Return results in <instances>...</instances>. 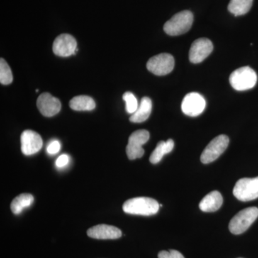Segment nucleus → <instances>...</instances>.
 I'll list each match as a JSON object with an SVG mask.
<instances>
[{"label": "nucleus", "mask_w": 258, "mask_h": 258, "mask_svg": "<svg viewBox=\"0 0 258 258\" xmlns=\"http://www.w3.org/2000/svg\"><path fill=\"white\" fill-rule=\"evenodd\" d=\"M159 207L160 205L157 203V200L142 197L130 199L125 201L123 205V210L125 213L130 215L151 216L157 213Z\"/></svg>", "instance_id": "nucleus-1"}, {"label": "nucleus", "mask_w": 258, "mask_h": 258, "mask_svg": "<svg viewBox=\"0 0 258 258\" xmlns=\"http://www.w3.org/2000/svg\"><path fill=\"white\" fill-rule=\"evenodd\" d=\"M194 21L192 13L184 10L174 15L164 26V32L170 36H177L186 33L191 28Z\"/></svg>", "instance_id": "nucleus-2"}, {"label": "nucleus", "mask_w": 258, "mask_h": 258, "mask_svg": "<svg viewBox=\"0 0 258 258\" xmlns=\"http://www.w3.org/2000/svg\"><path fill=\"white\" fill-rule=\"evenodd\" d=\"M255 71L248 66L235 70L230 76V83L236 91H243L254 88L257 83Z\"/></svg>", "instance_id": "nucleus-3"}, {"label": "nucleus", "mask_w": 258, "mask_h": 258, "mask_svg": "<svg viewBox=\"0 0 258 258\" xmlns=\"http://www.w3.org/2000/svg\"><path fill=\"white\" fill-rule=\"evenodd\" d=\"M258 217V208L255 207L244 209L239 212L229 224V230L234 235H240L252 225Z\"/></svg>", "instance_id": "nucleus-4"}, {"label": "nucleus", "mask_w": 258, "mask_h": 258, "mask_svg": "<svg viewBox=\"0 0 258 258\" xmlns=\"http://www.w3.org/2000/svg\"><path fill=\"white\" fill-rule=\"evenodd\" d=\"M233 195L242 202L256 200L258 198V176L239 179L234 187Z\"/></svg>", "instance_id": "nucleus-5"}, {"label": "nucleus", "mask_w": 258, "mask_h": 258, "mask_svg": "<svg viewBox=\"0 0 258 258\" xmlns=\"http://www.w3.org/2000/svg\"><path fill=\"white\" fill-rule=\"evenodd\" d=\"M228 137L226 135H220L212 139L207 146L202 154L201 159L203 164H210L216 160L222 155L229 145Z\"/></svg>", "instance_id": "nucleus-6"}, {"label": "nucleus", "mask_w": 258, "mask_h": 258, "mask_svg": "<svg viewBox=\"0 0 258 258\" xmlns=\"http://www.w3.org/2000/svg\"><path fill=\"white\" fill-rule=\"evenodd\" d=\"M174 58L169 53H161L151 57L147 64V69L156 76L170 74L174 68Z\"/></svg>", "instance_id": "nucleus-7"}, {"label": "nucleus", "mask_w": 258, "mask_h": 258, "mask_svg": "<svg viewBox=\"0 0 258 258\" xmlns=\"http://www.w3.org/2000/svg\"><path fill=\"white\" fill-rule=\"evenodd\" d=\"M149 137L150 135L147 130L137 131L129 137L128 143L126 147V154L130 160H134L143 157L144 150L142 146L147 143Z\"/></svg>", "instance_id": "nucleus-8"}, {"label": "nucleus", "mask_w": 258, "mask_h": 258, "mask_svg": "<svg viewBox=\"0 0 258 258\" xmlns=\"http://www.w3.org/2000/svg\"><path fill=\"white\" fill-rule=\"evenodd\" d=\"M206 107V101L200 93L193 92L185 96L181 103V110L185 115L195 117L201 114Z\"/></svg>", "instance_id": "nucleus-9"}, {"label": "nucleus", "mask_w": 258, "mask_h": 258, "mask_svg": "<svg viewBox=\"0 0 258 258\" xmlns=\"http://www.w3.org/2000/svg\"><path fill=\"white\" fill-rule=\"evenodd\" d=\"M54 54L60 57L75 55L78 51L77 42L72 35L62 34L56 37L52 45Z\"/></svg>", "instance_id": "nucleus-10"}, {"label": "nucleus", "mask_w": 258, "mask_h": 258, "mask_svg": "<svg viewBox=\"0 0 258 258\" xmlns=\"http://www.w3.org/2000/svg\"><path fill=\"white\" fill-rule=\"evenodd\" d=\"M213 50V44L208 38H200L191 44L189 50L190 62L200 63L207 58Z\"/></svg>", "instance_id": "nucleus-11"}, {"label": "nucleus", "mask_w": 258, "mask_h": 258, "mask_svg": "<svg viewBox=\"0 0 258 258\" xmlns=\"http://www.w3.org/2000/svg\"><path fill=\"white\" fill-rule=\"evenodd\" d=\"M37 106L44 116L52 117L60 111L61 103L58 98L49 93H44L37 98Z\"/></svg>", "instance_id": "nucleus-12"}, {"label": "nucleus", "mask_w": 258, "mask_h": 258, "mask_svg": "<svg viewBox=\"0 0 258 258\" xmlns=\"http://www.w3.org/2000/svg\"><path fill=\"white\" fill-rule=\"evenodd\" d=\"M42 147L41 137L32 130L24 131L21 135L22 152L25 155L36 154Z\"/></svg>", "instance_id": "nucleus-13"}, {"label": "nucleus", "mask_w": 258, "mask_h": 258, "mask_svg": "<svg viewBox=\"0 0 258 258\" xmlns=\"http://www.w3.org/2000/svg\"><path fill=\"white\" fill-rule=\"evenodd\" d=\"M87 235L91 238L98 240H115L121 237L122 232L114 226L98 225L88 229Z\"/></svg>", "instance_id": "nucleus-14"}, {"label": "nucleus", "mask_w": 258, "mask_h": 258, "mask_svg": "<svg viewBox=\"0 0 258 258\" xmlns=\"http://www.w3.org/2000/svg\"><path fill=\"white\" fill-rule=\"evenodd\" d=\"M223 203V198L218 191H213L209 193L200 202V210L205 212H212L217 211L221 208Z\"/></svg>", "instance_id": "nucleus-15"}, {"label": "nucleus", "mask_w": 258, "mask_h": 258, "mask_svg": "<svg viewBox=\"0 0 258 258\" xmlns=\"http://www.w3.org/2000/svg\"><path fill=\"white\" fill-rule=\"evenodd\" d=\"M152 111V101L149 97H144L141 101L138 109L130 117L133 123H142L150 116Z\"/></svg>", "instance_id": "nucleus-16"}, {"label": "nucleus", "mask_w": 258, "mask_h": 258, "mask_svg": "<svg viewBox=\"0 0 258 258\" xmlns=\"http://www.w3.org/2000/svg\"><path fill=\"white\" fill-rule=\"evenodd\" d=\"M174 147V142L172 139H169L166 142L161 141L157 144V147L151 154L149 161L152 164H156L161 160L164 156L169 154Z\"/></svg>", "instance_id": "nucleus-17"}, {"label": "nucleus", "mask_w": 258, "mask_h": 258, "mask_svg": "<svg viewBox=\"0 0 258 258\" xmlns=\"http://www.w3.org/2000/svg\"><path fill=\"white\" fill-rule=\"evenodd\" d=\"M70 107L74 111H92L96 108V103L91 97L79 96L74 97L70 101Z\"/></svg>", "instance_id": "nucleus-18"}, {"label": "nucleus", "mask_w": 258, "mask_h": 258, "mask_svg": "<svg viewBox=\"0 0 258 258\" xmlns=\"http://www.w3.org/2000/svg\"><path fill=\"white\" fill-rule=\"evenodd\" d=\"M34 198L30 194H21L12 202L11 210L14 215H19L25 208H28L33 203Z\"/></svg>", "instance_id": "nucleus-19"}, {"label": "nucleus", "mask_w": 258, "mask_h": 258, "mask_svg": "<svg viewBox=\"0 0 258 258\" xmlns=\"http://www.w3.org/2000/svg\"><path fill=\"white\" fill-rule=\"evenodd\" d=\"M253 0H230L228 10L235 16L245 15L252 8Z\"/></svg>", "instance_id": "nucleus-20"}, {"label": "nucleus", "mask_w": 258, "mask_h": 258, "mask_svg": "<svg viewBox=\"0 0 258 258\" xmlns=\"http://www.w3.org/2000/svg\"><path fill=\"white\" fill-rule=\"evenodd\" d=\"M13 81V73L9 64L4 59H0V83L3 85H9Z\"/></svg>", "instance_id": "nucleus-21"}, {"label": "nucleus", "mask_w": 258, "mask_h": 258, "mask_svg": "<svg viewBox=\"0 0 258 258\" xmlns=\"http://www.w3.org/2000/svg\"><path fill=\"white\" fill-rule=\"evenodd\" d=\"M123 101L125 102V110L127 113L133 114L138 109L139 104L137 98L131 92H125L123 95Z\"/></svg>", "instance_id": "nucleus-22"}, {"label": "nucleus", "mask_w": 258, "mask_h": 258, "mask_svg": "<svg viewBox=\"0 0 258 258\" xmlns=\"http://www.w3.org/2000/svg\"><path fill=\"white\" fill-rule=\"evenodd\" d=\"M159 258H184L183 254L179 252V251L175 249H170L169 251H161L158 254Z\"/></svg>", "instance_id": "nucleus-23"}, {"label": "nucleus", "mask_w": 258, "mask_h": 258, "mask_svg": "<svg viewBox=\"0 0 258 258\" xmlns=\"http://www.w3.org/2000/svg\"><path fill=\"white\" fill-rule=\"evenodd\" d=\"M60 149V144L58 141H52L50 144L47 146V152L50 154H56L59 152Z\"/></svg>", "instance_id": "nucleus-24"}, {"label": "nucleus", "mask_w": 258, "mask_h": 258, "mask_svg": "<svg viewBox=\"0 0 258 258\" xmlns=\"http://www.w3.org/2000/svg\"><path fill=\"white\" fill-rule=\"evenodd\" d=\"M69 156H68L67 154H62V155H61L60 157L57 158V160H56L55 164L57 167L62 168L67 165V164H69Z\"/></svg>", "instance_id": "nucleus-25"}]
</instances>
